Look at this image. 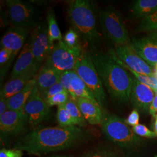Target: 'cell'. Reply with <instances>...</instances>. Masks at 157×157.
Segmentation results:
<instances>
[{"mask_svg":"<svg viewBox=\"0 0 157 157\" xmlns=\"http://www.w3.org/2000/svg\"><path fill=\"white\" fill-rule=\"evenodd\" d=\"M65 107L72 117L76 126L84 127L87 125V121L80 112L76 101L71 96L67 102L65 104Z\"/></svg>","mask_w":157,"mask_h":157,"instance_id":"obj_26","label":"cell"},{"mask_svg":"<svg viewBox=\"0 0 157 157\" xmlns=\"http://www.w3.org/2000/svg\"><path fill=\"white\" fill-rule=\"evenodd\" d=\"M39 72H33L19 76L16 78L10 79L7 82L1 90L0 97L8 99L15 95L22 90L29 81L36 76Z\"/></svg>","mask_w":157,"mask_h":157,"instance_id":"obj_21","label":"cell"},{"mask_svg":"<svg viewBox=\"0 0 157 157\" xmlns=\"http://www.w3.org/2000/svg\"><path fill=\"white\" fill-rule=\"evenodd\" d=\"M102 33L116 45L130 44L129 35L122 17L115 8L109 6L102 10L98 14Z\"/></svg>","mask_w":157,"mask_h":157,"instance_id":"obj_6","label":"cell"},{"mask_svg":"<svg viewBox=\"0 0 157 157\" xmlns=\"http://www.w3.org/2000/svg\"><path fill=\"white\" fill-rule=\"evenodd\" d=\"M154 132L156 133L157 135V117H155V121L154 122Z\"/></svg>","mask_w":157,"mask_h":157,"instance_id":"obj_39","label":"cell"},{"mask_svg":"<svg viewBox=\"0 0 157 157\" xmlns=\"http://www.w3.org/2000/svg\"><path fill=\"white\" fill-rule=\"evenodd\" d=\"M62 72L52 67L43 65L36 75V86L42 93L60 81Z\"/></svg>","mask_w":157,"mask_h":157,"instance_id":"obj_19","label":"cell"},{"mask_svg":"<svg viewBox=\"0 0 157 157\" xmlns=\"http://www.w3.org/2000/svg\"><path fill=\"white\" fill-rule=\"evenodd\" d=\"M28 119L23 110H8L0 116L1 133L6 136L17 135L26 128Z\"/></svg>","mask_w":157,"mask_h":157,"instance_id":"obj_16","label":"cell"},{"mask_svg":"<svg viewBox=\"0 0 157 157\" xmlns=\"http://www.w3.org/2000/svg\"><path fill=\"white\" fill-rule=\"evenodd\" d=\"M132 130L136 135L140 137H144L147 138H154L157 136L154 132L150 130L145 125L142 124H139L133 127Z\"/></svg>","mask_w":157,"mask_h":157,"instance_id":"obj_31","label":"cell"},{"mask_svg":"<svg viewBox=\"0 0 157 157\" xmlns=\"http://www.w3.org/2000/svg\"><path fill=\"white\" fill-rule=\"evenodd\" d=\"M30 38L32 51L36 61L41 65L45 62L55 45L51 43L46 23H39L32 30Z\"/></svg>","mask_w":157,"mask_h":157,"instance_id":"obj_9","label":"cell"},{"mask_svg":"<svg viewBox=\"0 0 157 157\" xmlns=\"http://www.w3.org/2000/svg\"><path fill=\"white\" fill-rule=\"evenodd\" d=\"M89 87L101 107L107 105V96L101 78L91 58L90 51L84 50L73 69Z\"/></svg>","mask_w":157,"mask_h":157,"instance_id":"obj_4","label":"cell"},{"mask_svg":"<svg viewBox=\"0 0 157 157\" xmlns=\"http://www.w3.org/2000/svg\"><path fill=\"white\" fill-rule=\"evenodd\" d=\"M84 133L83 129L76 126L34 129L17 142L15 148L40 155L71 147L82 139Z\"/></svg>","mask_w":157,"mask_h":157,"instance_id":"obj_1","label":"cell"},{"mask_svg":"<svg viewBox=\"0 0 157 157\" xmlns=\"http://www.w3.org/2000/svg\"><path fill=\"white\" fill-rule=\"evenodd\" d=\"M113 50L118 58L136 72L148 76L155 77V72L153 67L145 62L136 53L130 44L116 45Z\"/></svg>","mask_w":157,"mask_h":157,"instance_id":"obj_10","label":"cell"},{"mask_svg":"<svg viewBox=\"0 0 157 157\" xmlns=\"http://www.w3.org/2000/svg\"><path fill=\"white\" fill-rule=\"evenodd\" d=\"M136 53L152 67L157 63V45L147 37H133L130 43Z\"/></svg>","mask_w":157,"mask_h":157,"instance_id":"obj_17","label":"cell"},{"mask_svg":"<svg viewBox=\"0 0 157 157\" xmlns=\"http://www.w3.org/2000/svg\"><path fill=\"white\" fill-rule=\"evenodd\" d=\"M36 86V75L29 81L22 90L15 95L6 99L8 110L21 111L23 110L26 102L32 94Z\"/></svg>","mask_w":157,"mask_h":157,"instance_id":"obj_20","label":"cell"},{"mask_svg":"<svg viewBox=\"0 0 157 157\" xmlns=\"http://www.w3.org/2000/svg\"><path fill=\"white\" fill-rule=\"evenodd\" d=\"M157 10V0H137L132 7V13L137 18H145Z\"/></svg>","mask_w":157,"mask_h":157,"instance_id":"obj_22","label":"cell"},{"mask_svg":"<svg viewBox=\"0 0 157 157\" xmlns=\"http://www.w3.org/2000/svg\"><path fill=\"white\" fill-rule=\"evenodd\" d=\"M101 124L102 130L107 138L121 147H132L140 140L132 128L114 114L103 113Z\"/></svg>","mask_w":157,"mask_h":157,"instance_id":"obj_5","label":"cell"},{"mask_svg":"<svg viewBox=\"0 0 157 157\" xmlns=\"http://www.w3.org/2000/svg\"><path fill=\"white\" fill-rule=\"evenodd\" d=\"M61 157V156H57V157Z\"/></svg>","mask_w":157,"mask_h":157,"instance_id":"obj_42","label":"cell"},{"mask_svg":"<svg viewBox=\"0 0 157 157\" xmlns=\"http://www.w3.org/2000/svg\"><path fill=\"white\" fill-rule=\"evenodd\" d=\"M108 53L111 56L113 59L118 63L119 65H120L121 67H124L125 69H126L127 71H129L130 73L132 75H133L134 78H136L137 80H138L139 82H140L141 83H144L146 84L147 86H148L149 87H150L152 88L154 91L155 92L157 90V78L155 77H152V76H146L144 75H141L140 73H137L134 71H133L132 69H131L130 68H129L128 67H127L124 62L122 61H121L117 56H116L114 50L112 48L109 49Z\"/></svg>","mask_w":157,"mask_h":157,"instance_id":"obj_23","label":"cell"},{"mask_svg":"<svg viewBox=\"0 0 157 157\" xmlns=\"http://www.w3.org/2000/svg\"><path fill=\"white\" fill-rule=\"evenodd\" d=\"M155 157H157V155H156V156H155Z\"/></svg>","mask_w":157,"mask_h":157,"instance_id":"obj_43","label":"cell"},{"mask_svg":"<svg viewBox=\"0 0 157 157\" xmlns=\"http://www.w3.org/2000/svg\"><path fill=\"white\" fill-rule=\"evenodd\" d=\"M155 95V91L152 88L133 78L130 101L136 110L144 113L149 112Z\"/></svg>","mask_w":157,"mask_h":157,"instance_id":"obj_15","label":"cell"},{"mask_svg":"<svg viewBox=\"0 0 157 157\" xmlns=\"http://www.w3.org/2000/svg\"><path fill=\"white\" fill-rule=\"evenodd\" d=\"M155 77L157 78V70H156V72H155Z\"/></svg>","mask_w":157,"mask_h":157,"instance_id":"obj_40","label":"cell"},{"mask_svg":"<svg viewBox=\"0 0 157 157\" xmlns=\"http://www.w3.org/2000/svg\"><path fill=\"white\" fill-rule=\"evenodd\" d=\"M80 56L71 50L62 40L54 45L50 54L45 61L44 65L52 67L63 73L73 70Z\"/></svg>","mask_w":157,"mask_h":157,"instance_id":"obj_8","label":"cell"},{"mask_svg":"<svg viewBox=\"0 0 157 157\" xmlns=\"http://www.w3.org/2000/svg\"><path fill=\"white\" fill-rule=\"evenodd\" d=\"M85 157H109L106 154L101 152L90 153Z\"/></svg>","mask_w":157,"mask_h":157,"instance_id":"obj_38","label":"cell"},{"mask_svg":"<svg viewBox=\"0 0 157 157\" xmlns=\"http://www.w3.org/2000/svg\"><path fill=\"white\" fill-rule=\"evenodd\" d=\"M76 101L78 108L86 121L90 124H101L103 113L98 103L85 98H77Z\"/></svg>","mask_w":157,"mask_h":157,"instance_id":"obj_18","label":"cell"},{"mask_svg":"<svg viewBox=\"0 0 157 157\" xmlns=\"http://www.w3.org/2000/svg\"><path fill=\"white\" fill-rule=\"evenodd\" d=\"M157 29V10L150 15L143 19L138 30L141 32H152Z\"/></svg>","mask_w":157,"mask_h":157,"instance_id":"obj_28","label":"cell"},{"mask_svg":"<svg viewBox=\"0 0 157 157\" xmlns=\"http://www.w3.org/2000/svg\"><path fill=\"white\" fill-rule=\"evenodd\" d=\"M6 4L12 26L30 31L39 23L41 12L32 3L21 0H8Z\"/></svg>","mask_w":157,"mask_h":157,"instance_id":"obj_7","label":"cell"},{"mask_svg":"<svg viewBox=\"0 0 157 157\" xmlns=\"http://www.w3.org/2000/svg\"><path fill=\"white\" fill-rule=\"evenodd\" d=\"M155 69H156V70H157V64H156V65H155Z\"/></svg>","mask_w":157,"mask_h":157,"instance_id":"obj_41","label":"cell"},{"mask_svg":"<svg viewBox=\"0 0 157 157\" xmlns=\"http://www.w3.org/2000/svg\"><path fill=\"white\" fill-rule=\"evenodd\" d=\"M12 52L5 48L1 47L0 50V67L1 71L4 69L11 60Z\"/></svg>","mask_w":157,"mask_h":157,"instance_id":"obj_32","label":"cell"},{"mask_svg":"<svg viewBox=\"0 0 157 157\" xmlns=\"http://www.w3.org/2000/svg\"><path fill=\"white\" fill-rule=\"evenodd\" d=\"M147 37L157 45V29L151 32Z\"/></svg>","mask_w":157,"mask_h":157,"instance_id":"obj_37","label":"cell"},{"mask_svg":"<svg viewBox=\"0 0 157 157\" xmlns=\"http://www.w3.org/2000/svg\"><path fill=\"white\" fill-rule=\"evenodd\" d=\"M139 119L140 117L139 112L137 110L135 109L129 114L125 122L129 126L134 127L139 124Z\"/></svg>","mask_w":157,"mask_h":157,"instance_id":"obj_34","label":"cell"},{"mask_svg":"<svg viewBox=\"0 0 157 157\" xmlns=\"http://www.w3.org/2000/svg\"><path fill=\"white\" fill-rule=\"evenodd\" d=\"M8 110L7 100L3 97L0 98V116Z\"/></svg>","mask_w":157,"mask_h":157,"instance_id":"obj_36","label":"cell"},{"mask_svg":"<svg viewBox=\"0 0 157 157\" xmlns=\"http://www.w3.org/2000/svg\"><path fill=\"white\" fill-rule=\"evenodd\" d=\"M60 82L74 100L81 97L98 103L89 87L74 70L63 72Z\"/></svg>","mask_w":157,"mask_h":157,"instance_id":"obj_13","label":"cell"},{"mask_svg":"<svg viewBox=\"0 0 157 157\" xmlns=\"http://www.w3.org/2000/svg\"><path fill=\"white\" fill-rule=\"evenodd\" d=\"M22 150L17 148H2L0 150V157H23Z\"/></svg>","mask_w":157,"mask_h":157,"instance_id":"obj_33","label":"cell"},{"mask_svg":"<svg viewBox=\"0 0 157 157\" xmlns=\"http://www.w3.org/2000/svg\"><path fill=\"white\" fill-rule=\"evenodd\" d=\"M90 54L108 94L118 102H128L133 78L128 71L115 62L108 53L92 49Z\"/></svg>","mask_w":157,"mask_h":157,"instance_id":"obj_2","label":"cell"},{"mask_svg":"<svg viewBox=\"0 0 157 157\" xmlns=\"http://www.w3.org/2000/svg\"><path fill=\"white\" fill-rule=\"evenodd\" d=\"M69 98L70 95L69 93L67 90H65L46 100L45 101L48 107H59L61 105H64L67 102Z\"/></svg>","mask_w":157,"mask_h":157,"instance_id":"obj_29","label":"cell"},{"mask_svg":"<svg viewBox=\"0 0 157 157\" xmlns=\"http://www.w3.org/2000/svg\"><path fill=\"white\" fill-rule=\"evenodd\" d=\"M156 117H157V115H156Z\"/></svg>","mask_w":157,"mask_h":157,"instance_id":"obj_44","label":"cell"},{"mask_svg":"<svg viewBox=\"0 0 157 157\" xmlns=\"http://www.w3.org/2000/svg\"><path fill=\"white\" fill-rule=\"evenodd\" d=\"M152 117H156L157 114V94H155L154 100L152 102L151 104L149 109L148 112Z\"/></svg>","mask_w":157,"mask_h":157,"instance_id":"obj_35","label":"cell"},{"mask_svg":"<svg viewBox=\"0 0 157 157\" xmlns=\"http://www.w3.org/2000/svg\"><path fill=\"white\" fill-rule=\"evenodd\" d=\"M41 64L36 61L32 52L30 38L29 37L19 54L12 70L10 80L30 72H39Z\"/></svg>","mask_w":157,"mask_h":157,"instance_id":"obj_14","label":"cell"},{"mask_svg":"<svg viewBox=\"0 0 157 157\" xmlns=\"http://www.w3.org/2000/svg\"><path fill=\"white\" fill-rule=\"evenodd\" d=\"M47 25L48 32L51 43L54 44V41H62V34L56 22V17L54 11L50 10L47 13Z\"/></svg>","mask_w":157,"mask_h":157,"instance_id":"obj_24","label":"cell"},{"mask_svg":"<svg viewBox=\"0 0 157 157\" xmlns=\"http://www.w3.org/2000/svg\"><path fill=\"white\" fill-rule=\"evenodd\" d=\"M81 38L78 33L72 27L69 29L67 32L63 37V41L67 47L76 52L78 56H80L84 50L81 45Z\"/></svg>","mask_w":157,"mask_h":157,"instance_id":"obj_25","label":"cell"},{"mask_svg":"<svg viewBox=\"0 0 157 157\" xmlns=\"http://www.w3.org/2000/svg\"><path fill=\"white\" fill-rule=\"evenodd\" d=\"M67 15L72 28L91 50L100 41L97 29L98 12L95 2L89 0H73L69 3Z\"/></svg>","mask_w":157,"mask_h":157,"instance_id":"obj_3","label":"cell"},{"mask_svg":"<svg viewBox=\"0 0 157 157\" xmlns=\"http://www.w3.org/2000/svg\"><path fill=\"white\" fill-rule=\"evenodd\" d=\"M24 111L27 115L29 124L33 127L39 125L48 118L50 114V107L41 98L37 86L26 102Z\"/></svg>","mask_w":157,"mask_h":157,"instance_id":"obj_11","label":"cell"},{"mask_svg":"<svg viewBox=\"0 0 157 157\" xmlns=\"http://www.w3.org/2000/svg\"><path fill=\"white\" fill-rule=\"evenodd\" d=\"M65 90H66L65 89V88L63 87V86H62V84L59 81L56 84L51 86L49 89H47L42 93H40V95L41 98L45 101L46 100L53 97L54 95H56L57 94Z\"/></svg>","mask_w":157,"mask_h":157,"instance_id":"obj_30","label":"cell"},{"mask_svg":"<svg viewBox=\"0 0 157 157\" xmlns=\"http://www.w3.org/2000/svg\"><path fill=\"white\" fill-rule=\"evenodd\" d=\"M56 119L60 126L67 128L76 126L73 119L64 105L58 107Z\"/></svg>","mask_w":157,"mask_h":157,"instance_id":"obj_27","label":"cell"},{"mask_svg":"<svg viewBox=\"0 0 157 157\" xmlns=\"http://www.w3.org/2000/svg\"><path fill=\"white\" fill-rule=\"evenodd\" d=\"M30 31L11 26L8 29L1 40V47L5 48L12 52L11 60L4 69L1 71V78L11 65L15 56L21 51L26 43Z\"/></svg>","mask_w":157,"mask_h":157,"instance_id":"obj_12","label":"cell"}]
</instances>
